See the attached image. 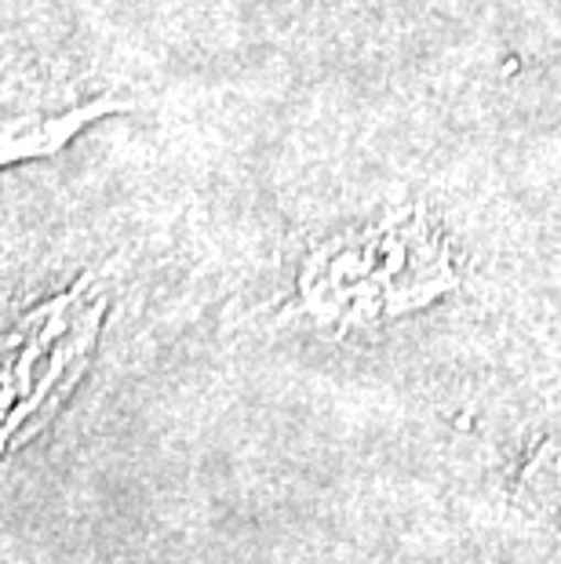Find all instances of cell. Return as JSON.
<instances>
[{"mask_svg":"<svg viewBox=\"0 0 561 564\" xmlns=\"http://www.w3.org/2000/svg\"><path fill=\"white\" fill-rule=\"evenodd\" d=\"M136 102L117 99V95H95L88 102L66 106L58 113H37V117H8L4 121V164H22V161H44L55 158L58 150H66V142H74L91 121L103 117L128 113Z\"/></svg>","mask_w":561,"mask_h":564,"instance_id":"1","label":"cell"}]
</instances>
